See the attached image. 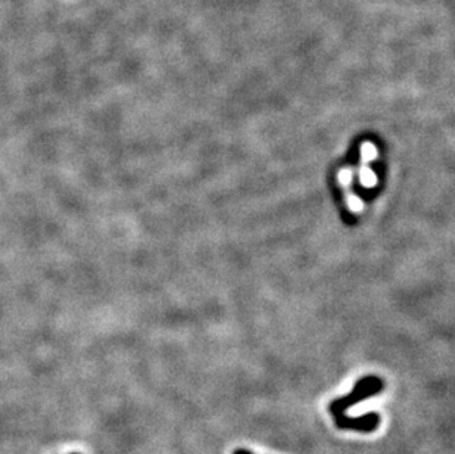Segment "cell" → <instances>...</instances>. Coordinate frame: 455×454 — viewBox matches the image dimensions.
<instances>
[{"label": "cell", "instance_id": "7a4b0ae2", "mask_svg": "<svg viewBox=\"0 0 455 454\" xmlns=\"http://www.w3.org/2000/svg\"><path fill=\"white\" fill-rule=\"evenodd\" d=\"M333 419H334V425L337 427V429L355 431V432H362V434L374 432L381 422L380 415L376 412L365 413L362 416H357V418H351L344 413V415L333 416Z\"/></svg>", "mask_w": 455, "mask_h": 454}, {"label": "cell", "instance_id": "3957f363", "mask_svg": "<svg viewBox=\"0 0 455 454\" xmlns=\"http://www.w3.org/2000/svg\"><path fill=\"white\" fill-rule=\"evenodd\" d=\"M233 454H254V453L246 450V448H236V450L233 451Z\"/></svg>", "mask_w": 455, "mask_h": 454}, {"label": "cell", "instance_id": "6da1fadb", "mask_svg": "<svg viewBox=\"0 0 455 454\" xmlns=\"http://www.w3.org/2000/svg\"><path fill=\"white\" fill-rule=\"evenodd\" d=\"M383 387H385L383 380L377 376H365V378L360 379L348 395H345V397H341V399H336L330 403L332 416L344 415L345 410H348L349 407L355 406L360 401L370 399V397H373V395H377L381 389H383Z\"/></svg>", "mask_w": 455, "mask_h": 454}, {"label": "cell", "instance_id": "277c9868", "mask_svg": "<svg viewBox=\"0 0 455 454\" xmlns=\"http://www.w3.org/2000/svg\"><path fill=\"white\" fill-rule=\"evenodd\" d=\"M72 454H77V453H72Z\"/></svg>", "mask_w": 455, "mask_h": 454}]
</instances>
